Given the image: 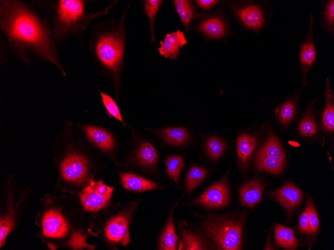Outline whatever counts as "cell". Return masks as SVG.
<instances>
[{"instance_id": "27", "label": "cell", "mask_w": 334, "mask_h": 250, "mask_svg": "<svg viewBox=\"0 0 334 250\" xmlns=\"http://www.w3.org/2000/svg\"><path fill=\"white\" fill-rule=\"evenodd\" d=\"M316 101V99H314L310 103L298 125L300 133L305 137L314 136L318 132L313 112V105Z\"/></svg>"}, {"instance_id": "28", "label": "cell", "mask_w": 334, "mask_h": 250, "mask_svg": "<svg viewBox=\"0 0 334 250\" xmlns=\"http://www.w3.org/2000/svg\"><path fill=\"white\" fill-rule=\"evenodd\" d=\"M256 166L258 171H266L270 174H278L284 168L285 163L277 158L258 153L256 155Z\"/></svg>"}, {"instance_id": "20", "label": "cell", "mask_w": 334, "mask_h": 250, "mask_svg": "<svg viewBox=\"0 0 334 250\" xmlns=\"http://www.w3.org/2000/svg\"><path fill=\"white\" fill-rule=\"evenodd\" d=\"M179 200H178L173 206L166 223L160 239V250H174L176 249L178 237L176 235L172 219V214L174 209Z\"/></svg>"}, {"instance_id": "36", "label": "cell", "mask_w": 334, "mask_h": 250, "mask_svg": "<svg viewBox=\"0 0 334 250\" xmlns=\"http://www.w3.org/2000/svg\"><path fill=\"white\" fill-rule=\"evenodd\" d=\"M306 208L308 217L310 233L315 234L318 229L320 222L317 213L310 198L308 199Z\"/></svg>"}, {"instance_id": "29", "label": "cell", "mask_w": 334, "mask_h": 250, "mask_svg": "<svg viewBox=\"0 0 334 250\" xmlns=\"http://www.w3.org/2000/svg\"><path fill=\"white\" fill-rule=\"evenodd\" d=\"M160 134L166 143L176 146L186 143L190 136L188 132L182 127H168L162 130Z\"/></svg>"}, {"instance_id": "1", "label": "cell", "mask_w": 334, "mask_h": 250, "mask_svg": "<svg viewBox=\"0 0 334 250\" xmlns=\"http://www.w3.org/2000/svg\"><path fill=\"white\" fill-rule=\"evenodd\" d=\"M0 30L11 54L26 66L40 60L52 64L66 76L48 25L30 2L0 0Z\"/></svg>"}, {"instance_id": "24", "label": "cell", "mask_w": 334, "mask_h": 250, "mask_svg": "<svg viewBox=\"0 0 334 250\" xmlns=\"http://www.w3.org/2000/svg\"><path fill=\"white\" fill-rule=\"evenodd\" d=\"M138 162L143 166L152 168L158 160V153L154 147L148 142H142L136 151Z\"/></svg>"}, {"instance_id": "32", "label": "cell", "mask_w": 334, "mask_h": 250, "mask_svg": "<svg viewBox=\"0 0 334 250\" xmlns=\"http://www.w3.org/2000/svg\"><path fill=\"white\" fill-rule=\"evenodd\" d=\"M226 147L224 141L217 137L211 136L206 141V149L208 156L215 161L220 157Z\"/></svg>"}, {"instance_id": "35", "label": "cell", "mask_w": 334, "mask_h": 250, "mask_svg": "<svg viewBox=\"0 0 334 250\" xmlns=\"http://www.w3.org/2000/svg\"><path fill=\"white\" fill-rule=\"evenodd\" d=\"M103 104L108 114L124 123L120 109L115 101L108 94L99 90Z\"/></svg>"}, {"instance_id": "7", "label": "cell", "mask_w": 334, "mask_h": 250, "mask_svg": "<svg viewBox=\"0 0 334 250\" xmlns=\"http://www.w3.org/2000/svg\"><path fill=\"white\" fill-rule=\"evenodd\" d=\"M114 188L104 184L102 181H90L80 194V201L84 209L96 211L104 207L109 201Z\"/></svg>"}, {"instance_id": "9", "label": "cell", "mask_w": 334, "mask_h": 250, "mask_svg": "<svg viewBox=\"0 0 334 250\" xmlns=\"http://www.w3.org/2000/svg\"><path fill=\"white\" fill-rule=\"evenodd\" d=\"M314 18L310 14L308 29L300 48L298 57L302 70V85L306 84L308 74L316 61V52L313 37Z\"/></svg>"}, {"instance_id": "34", "label": "cell", "mask_w": 334, "mask_h": 250, "mask_svg": "<svg viewBox=\"0 0 334 250\" xmlns=\"http://www.w3.org/2000/svg\"><path fill=\"white\" fill-rule=\"evenodd\" d=\"M322 22L324 29L332 35L334 32V0L325 2L322 10Z\"/></svg>"}, {"instance_id": "2", "label": "cell", "mask_w": 334, "mask_h": 250, "mask_svg": "<svg viewBox=\"0 0 334 250\" xmlns=\"http://www.w3.org/2000/svg\"><path fill=\"white\" fill-rule=\"evenodd\" d=\"M90 0H32L30 3L46 23L57 47L70 38L78 40L84 49V34L96 20L106 15L116 6L118 0L112 1L94 12L86 11Z\"/></svg>"}, {"instance_id": "30", "label": "cell", "mask_w": 334, "mask_h": 250, "mask_svg": "<svg viewBox=\"0 0 334 250\" xmlns=\"http://www.w3.org/2000/svg\"><path fill=\"white\" fill-rule=\"evenodd\" d=\"M164 2L162 0H143L141 1L144 12L149 24L150 35V43L156 41L154 34L156 16L159 8Z\"/></svg>"}, {"instance_id": "31", "label": "cell", "mask_w": 334, "mask_h": 250, "mask_svg": "<svg viewBox=\"0 0 334 250\" xmlns=\"http://www.w3.org/2000/svg\"><path fill=\"white\" fill-rule=\"evenodd\" d=\"M206 169L196 166H192L187 174L186 180V188L188 194L191 193L206 178Z\"/></svg>"}, {"instance_id": "6", "label": "cell", "mask_w": 334, "mask_h": 250, "mask_svg": "<svg viewBox=\"0 0 334 250\" xmlns=\"http://www.w3.org/2000/svg\"><path fill=\"white\" fill-rule=\"evenodd\" d=\"M230 200L229 187L226 178L212 185L188 205H198L208 209H217L227 207Z\"/></svg>"}, {"instance_id": "26", "label": "cell", "mask_w": 334, "mask_h": 250, "mask_svg": "<svg viewBox=\"0 0 334 250\" xmlns=\"http://www.w3.org/2000/svg\"><path fill=\"white\" fill-rule=\"evenodd\" d=\"M274 238L277 245L288 250H294L298 246L294 231L289 228L276 225L274 228Z\"/></svg>"}, {"instance_id": "19", "label": "cell", "mask_w": 334, "mask_h": 250, "mask_svg": "<svg viewBox=\"0 0 334 250\" xmlns=\"http://www.w3.org/2000/svg\"><path fill=\"white\" fill-rule=\"evenodd\" d=\"M120 180L122 186L130 191L141 192L162 188L152 181L130 173H121Z\"/></svg>"}, {"instance_id": "21", "label": "cell", "mask_w": 334, "mask_h": 250, "mask_svg": "<svg viewBox=\"0 0 334 250\" xmlns=\"http://www.w3.org/2000/svg\"><path fill=\"white\" fill-rule=\"evenodd\" d=\"M299 94L300 92H298L276 109V119L282 127H286L296 115Z\"/></svg>"}, {"instance_id": "11", "label": "cell", "mask_w": 334, "mask_h": 250, "mask_svg": "<svg viewBox=\"0 0 334 250\" xmlns=\"http://www.w3.org/2000/svg\"><path fill=\"white\" fill-rule=\"evenodd\" d=\"M178 231L180 239L178 244V250H213L212 243L205 238L200 230L194 231L187 228L186 225L178 224Z\"/></svg>"}, {"instance_id": "25", "label": "cell", "mask_w": 334, "mask_h": 250, "mask_svg": "<svg viewBox=\"0 0 334 250\" xmlns=\"http://www.w3.org/2000/svg\"><path fill=\"white\" fill-rule=\"evenodd\" d=\"M257 153L277 158L286 162V156L278 139L274 132L270 130L267 139Z\"/></svg>"}, {"instance_id": "16", "label": "cell", "mask_w": 334, "mask_h": 250, "mask_svg": "<svg viewBox=\"0 0 334 250\" xmlns=\"http://www.w3.org/2000/svg\"><path fill=\"white\" fill-rule=\"evenodd\" d=\"M256 143V138L253 135L242 133L238 137L236 141L238 162V166L242 170H246L248 167Z\"/></svg>"}, {"instance_id": "38", "label": "cell", "mask_w": 334, "mask_h": 250, "mask_svg": "<svg viewBox=\"0 0 334 250\" xmlns=\"http://www.w3.org/2000/svg\"><path fill=\"white\" fill-rule=\"evenodd\" d=\"M12 225V221L10 218L6 217L1 218L0 223V247L4 245L6 238L10 231Z\"/></svg>"}, {"instance_id": "14", "label": "cell", "mask_w": 334, "mask_h": 250, "mask_svg": "<svg viewBox=\"0 0 334 250\" xmlns=\"http://www.w3.org/2000/svg\"><path fill=\"white\" fill-rule=\"evenodd\" d=\"M85 134L88 140L95 146L105 152L112 151L114 141L112 134L106 130L90 125H76Z\"/></svg>"}, {"instance_id": "15", "label": "cell", "mask_w": 334, "mask_h": 250, "mask_svg": "<svg viewBox=\"0 0 334 250\" xmlns=\"http://www.w3.org/2000/svg\"><path fill=\"white\" fill-rule=\"evenodd\" d=\"M276 199L287 210H293L300 203L303 195L292 183L288 182L274 193Z\"/></svg>"}, {"instance_id": "5", "label": "cell", "mask_w": 334, "mask_h": 250, "mask_svg": "<svg viewBox=\"0 0 334 250\" xmlns=\"http://www.w3.org/2000/svg\"><path fill=\"white\" fill-rule=\"evenodd\" d=\"M58 168L60 175L64 180L81 183L88 175L89 165L86 158L82 154L70 151L63 156Z\"/></svg>"}, {"instance_id": "18", "label": "cell", "mask_w": 334, "mask_h": 250, "mask_svg": "<svg viewBox=\"0 0 334 250\" xmlns=\"http://www.w3.org/2000/svg\"><path fill=\"white\" fill-rule=\"evenodd\" d=\"M324 106L322 114L321 126L324 132L333 133L334 130V95L330 87L328 77L325 88Z\"/></svg>"}, {"instance_id": "17", "label": "cell", "mask_w": 334, "mask_h": 250, "mask_svg": "<svg viewBox=\"0 0 334 250\" xmlns=\"http://www.w3.org/2000/svg\"><path fill=\"white\" fill-rule=\"evenodd\" d=\"M264 186L258 181L252 180L240 189V201L242 206L252 208L262 200Z\"/></svg>"}, {"instance_id": "3", "label": "cell", "mask_w": 334, "mask_h": 250, "mask_svg": "<svg viewBox=\"0 0 334 250\" xmlns=\"http://www.w3.org/2000/svg\"><path fill=\"white\" fill-rule=\"evenodd\" d=\"M130 8L128 5L119 17L97 22L92 27L89 37L93 62L111 80L116 95L124 66L128 31L126 19Z\"/></svg>"}, {"instance_id": "8", "label": "cell", "mask_w": 334, "mask_h": 250, "mask_svg": "<svg viewBox=\"0 0 334 250\" xmlns=\"http://www.w3.org/2000/svg\"><path fill=\"white\" fill-rule=\"evenodd\" d=\"M135 206L134 204L129 211L123 212L108 221L104 230L106 237L108 241L120 243L124 246L130 243L128 227Z\"/></svg>"}, {"instance_id": "22", "label": "cell", "mask_w": 334, "mask_h": 250, "mask_svg": "<svg viewBox=\"0 0 334 250\" xmlns=\"http://www.w3.org/2000/svg\"><path fill=\"white\" fill-rule=\"evenodd\" d=\"M198 28L200 32L212 38L219 39L226 34V25L218 17L206 19L199 24Z\"/></svg>"}, {"instance_id": "39", "label": "cell", "mask_w": 334, "mask_h": 250, "mask_svg": "<svg viewBox=\"0 0 334 250\" xmlns=\"http://www.w3.org/2000/svg\"><path fill=\"white\" fill-rule=\"evenodd\" d=\"M10 51L8 42L4 36L0 33V66H4L8 62Z\"/></svg>"}, {"instance_id": "23", "label": "cell", "mask_w": 334, "mask_h": 250, "mask_svg": "<svg viewBox=\"0 0 334 250\" xmlns=\"http://www.w3.org/2000/svg\"><path fill=\"white\" fill-rule=\"evenodd\" d=\"M173 5L184 27L188 32L191 21L199 16L194 11V4L190 0H174Z\"/></svg>"}, {"instance_id": "4", "label": "cell", "mask_w": 334, "mask_h": 250, "mask_svg": "<svg viewBox=\"0 0 334 250\" xmlns=\"http://www.w3.org/2000/svg\"><path fill=\"white\" fill-rule=\"evenodd\" d=\"M203 217L200 226L212 241L214 249L241 250L244 222L242 217L210 215Z\"/></svg>"}, {"instance_id": "40", "label": "cell", "mask_w": 334, "mask_h": 250, "mask_svg": "<svg viewBox=\"0 0 334 250\" xmlns=\"http://www.w3.org/2000/svg\"><path fill=\"white\" fill-rule=\"evenodd\" d=\"M298 229L301 232L310 233L308 217L306 208L300 217Z\"/></svg>"}, {"instance_id": "37", "label": "cell", "mask_w": 334, "mask_h": 250, "mask_svg": "<svg viewBox=\"0 0 334 250\" xmlns=\"http://www.w3.org/2000/svg\"><path fill=\"white\" fill-rule=\"evenodd\" d=\"M70 246L74 249H82L84 248L92 249L86 242V236L80 233H74L68 241Z\"/></svg>"}, {"instance_id": "12", "label": "cell", "mask_w": 334, "mask_h": 250, "mask_svg": "<svg viewBox=\"0 0 334 250\" xmlns=\"http://www.w3.org/2000/svg\"><path fill=\"white\" fill-rule=\"evenodd\" d=\"M158 51L165 58L176 60L180 55L181 48L188 43L185 35L182 31L178 29L164 36L163 41H159Z\"/></svg>"}, {"instance_id": "10", "label": "cell", "mask_w": 334, "mask_h": 250, "mask_svg": "<svg viewBox=\"0 0 334 250\" xmlns=\"http://www.w3.org/2000/svg\"><path fill=\"white\" fill-rule=\"evenodd\" d=\"M233 11L244 27L255 32L260 31L266 22L264 13L258 5L244 4L234 7Z\"/></svg>"}, {"instance_id": "13", "label": "cell", "mask_w": 334, "mask_h": 250, "mask_svg": "<svg viewBox=\"0 0 334 250\" xmlns=\"http://www.w3.org/2000/svg\"><path fill=\"white\" fill-rule=\"evenodd\" d=\"M44 235L49 238H60L66 235L68 226L61 214L51 210L44 215L42 221Z\"/></svg>"}, {"instance_id": "33", "label": "cell", "mask_w": 334, "mask_h": 250, "mask_svg": "<svg viewBox=\"0 0 334 250\" xmlns=\"http://www.w3.org/2000/svg\"><path fill=\"white\" fill-rule=\"evenodd\" d=\"M184 166V160L181 156H170L166 161V171L168 177L178 182L182 169Z\"/></svg>"}, {"instance_id": "41", "label": "cell", "mask_w": 334, "mask_h": 250, "mask_svg": "<svg viewBox=\"0 0 334 250\" xmlns=\"http://www.w3.org/2000/svg\"><path fill=\"white\" fill-rule=\"evenodd\" d=\"M196 4L204 9H208L214 6L219 1L216 0H196Z\"/></svg>"}]
</instances>
